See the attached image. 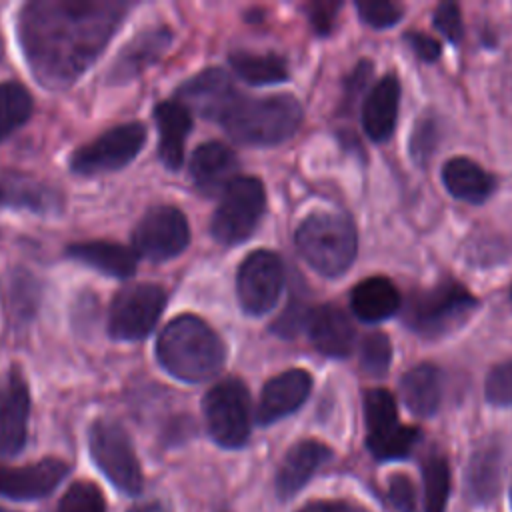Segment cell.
Returning a JSON list of instances; mask_svg holds the SVG:
<instances>
[{"label": "cell", "instance_id": "1", "mask_svg": "<svg viewBox=\"0 0 512 512\" xmlns=\"http://www.w3.org/2000/svg\"><path fill=\"white\" fill-rule=\"evenodd\" d=\"M132 4L34 0L18 14V40L34 78L48 90L72 86L100 56Z\"/></svg>", "mask_w": 512, "mask_h": 512}, {"label": "cell", "instance_id": "2", "mask_svg": "<svg viewBox=\"0 0 512 512\" xmlns=\"http://www.w3.org/2000/svg\"><path fill=\"white\" fill-rule=\"evenodd\" d=\"M160 366L182 382H204L218 374L226 360L222 338L198 316L172 318L156 340Z\"/></svg>", "mask_w": 512, "mask_h": 512}, {"label": "cell", "instance_id": "3", "mask_svg": "<svg viewBox=\"0 0 512 512\" xmlns=\"http://www.w3.org/2000/svg\"><path fill=\"white\" fill-rule=\"evenodd\" d=\"M302 122V106L292 94L260 98L238 96L220 124L226 134L246 146H274L288 140Z\"/></svg>", "mask_w": 512, "mask_h": 512}, {"label": "cell", "instance_id": "4", "mask_svg": "<svg viewBox=\"0 0 512 512\" xmlns=\"http://www.w3.org/2000/svg\"><path fill=\"white\" fill-rule=\"evenodd\" d=\"M300 256L322 276L344 274L356 258V230L348 216L338 212H312L296 234Z\"/></svg>", "mask_w": 512, "mask_h": 512}, {"label": "cell", "instance_id": "5", "mask_svg": "<svg viewBox=\"0 0 512 512\" xmlns=\"http://www.w3.org/2000/svg\"><path fill=\"white\" fill-rule=\"evenodd\" d=\"M478 308V300L456 280H444L408 294L404 324L422 338H440L458 330Z\"/></svg>", "mask_w": 512, "mask_h": 512}, {"label": "cell", "instance_id": "6", "mask_svg": "<svg viewBox=\"0 0 512 512\" xmlns=\"http://www.w3.org/2000/svg\"><path fill=\"white\" fill-rule=\"evenodd\" d=\"M88 450L98 470L122 494L136 496L142 490L144 478L134 446L126 430L108 418H98L88 430Z\"/></svg>", "mask_w": 512, "mask_h": 512}, {"label": "cell", "instance_id": "7", "mask_svg": "<svg viewBox=\"0 0 512 512\" xmlns=\"http://www.w3.org/2000/svg\"><path fill=\"white\" fill-rule=\"evenodd\" d=\"M266 206L264 186L254 176H238L220 196L210 222L214 240L226 246L244 242L258 226Z\"/></svg>", "mask_w": 512, "mask_h": 512}, {"label": "cell", "instance_id": "8", "mask_svg": "<svg viewBox=\"0 0 512 512\" xmlns=\"http://www.w3.org/2000/svg\"><path fill=\"white\" fill-rule=\"evenodd\" d=\"M206 428L222 448H242L250 436V394L240 378L216 382L204 396Z\"/></svg>", "mask_w": 512, "mask_h": 512}, {"label": "cell", "instance_id": "9", "mask_svg": "<svg viewBox=\"0 0 512 512\" xmlns=\"http://www.w3.org/2000/svg\"><path fill=\"white\" fill-rule=\"evenodd\" d=\"M364 420L366 446L376 460L408 458L420 438L418 428L398 422L394 396L386 388L364 392Z\"/></svg>", "mask_w": 512, "mask_h": 512}, {"label": "cell", "instance_id": "10", "mask_svg": "<svg viewBox=\"0 0 512 512\" xmlns=\"http://www.w3.org/2000/svg\"><path fill=\"white\" fill-rule=\"evenodd\" d=\"M144 142L146 128L142 122H126L114 126L74 150L70 156V168L80 176H96L120 170L140 154Z\"/></svg>", "mask_w": 512, "mask_h": 512}, {"label": "cell", "instance_id": "11", "mask_svg": "<svg viewBox=\"0 0 512 512\" xmlns=\"http://www.w3.org/2000/svg\"><path fill=\"white\" fill-rule=\"evenodd\" d=\"M166 304V292L158 284L140 282L122 288L108 314V332L116 340H142L156 326Z\"/></svg>", "mask_w": 512, "mask_h": 512}, {"label": "cell", "instance_id": "12", "mask_svg": "<svg viewBox=\"0 0 512 512\" xmlns=\"http://www.w3.org/2000/svg\"><path fill=\"white\" fill-rule=\"evenodd\" d=\"M282 286L284 266L278 254L254 250L242 260L236 276V292L246 314L262 316L270 312L280 298Z\"/></svg>", "mask_w": 512, "mask_h": 512}, {"label": "cell", "instance_id": "13", "mask_svg": "<svg viewBox=\"0 0 512 512\" xmlns=\"http://www.w3.org/2000/svg\"><path fill=\"white\" fill-rule=\"evenodd\" d=\"M190 242L186 216L174 206L150 208L132 232V244L138 256L162 262L178 256Z\"/></svg>", "mask_w": 512, "mask_h": 512}, {"label": "cell", "instance_id": "14", "mask_svg": "<svg viewBox=\"0 0 512 512\" xmlns=\"http://www.w3.org/2000/svg\"><path fill=\"white\" fill-rule=\"evenodd\" d=\"M70 466L60 458H42L26 466H0V496L8 500H40L68 476Z\"/></svg>", "mask_w": 512, "mask_h": 512}, {"label": "cell", "instance_id": "15", "mask_svg": "<svg viewBox=\"0 0 512 512\" xmlns=\"http://www.w3.org/2000/svg\"><path fill=\"white\" fill-rule=\"evenodd\" d=\"M176 96V100L184 104L190 112L220 122L240 94L236 92L232 78L224 70L208 68L186 80L176 90Z\"/></svg>", "mask_w": 512, "mask_h": 512}, {"label": "cell", "instance_id": "16", "mask_svg": "<svg viewBox=\"0 0 512 512\" xmlns=\"http://www.w3.org/2000/svg\"><path fill=\"white\" fill-rule=\"evenodd\" d=\"M30 394L26 380L12 370L0 380V456H14L26 444Z\"/></svg>", "mask_w": 512, "mask_h": 512}, {"label": "cell", "instance_id": "17", "mask_svg": "<svg viewBox=\"0 0 512 512\" xmlns=\"http://www.w3.org/2000/svg\"><path fill=\"white\" fill-rule=\"evenodd\" d=\"M506 440L502 436H488L476 444L466 466L468 496L478 504H490L502 484L506 470Z\"/></svg>", "mask_w": 512, "mask_h": 512}, {"label": "cell", "instance_id": "18", "mask_svg": "<svg viewBox=\"0 0 512 512\" xmlns=\"http://www.w3.org/2000/svg\"><path fill=\"white\" fill-rule=\"evenodd\" d=\"M312 390V376L302 368H290L270 378L260 394L256 408V420L268 426L292 412H296Z\"/></svg>", "mask_w": 512, "mask_h": 512}, {"label": "cell", "instance_id": "19", "mask_svg": "<svg viewBox=\"0 0 512 512\" xmlns=\"http://www.w3.org/2000/svg\"><path fill=\"white\" fill-rule=\"evenodd\" d=\"M238 158L234 150L222 142L210 140L200 144L190 158V176L196 190L204 196H216L238 178Z\"/></svg>", "mask_w": 512, "mask_h": 512}, {"label": "cell", "instance_id": "20", "mask_svg": "<svg viewBox=\"0 0 512 512\" xmlns=\"http://www.w3.org/2000/svg\"><path fill=\"white\" fill-rule=\"evenodd\" d=\"M306 332L312 346L330 358H346L354 346V326L344 310L334 304L310 308Z\"/></svg>", "mask_w": 512, "mask_h": 512}, {"label": "cell", "instance_id": "21", "mask_svg": "<svg viewBox=\"0 0 512 512\" xmlns=\"http://www.w3.org/2000/svg\"><path fill=\"white\" fill-rule=\"evenodd\" d=\"M332 458V450L318 440L296 442L282 458L276 474V494L288 500L298 494L304 484Z\"/></svg>", "mask_w": 512, "mask_h": 512}, {"label": "cell", "instance_id": "22", "mask_svg": "<svg viewBox=\"0 0 512 512\" xmlns=\"http://www.w3.org/2000/svg\"><path fill=\"white\" fill-rule=\"evenodd\" d=\"M170 40H172L170 28L158 26V28L142 30L114 58L108 72V82L112 84L130 82L134 76H138L144 68H148L152 62L160 58V54L168 48Z\"/></svg>", "mask_w": 512, "mask_h": 512}, {"label": "cell", "instance_id": "23", "mask_svg": "<svg viewBox=\"0 0 512 512\" xmlns=\"http://www.w3.org/2000/svg\"><path fill=\"white\" fill-rule=\"evenodd\" d=\"M400 84L394 74L380 78L366 94L362 108V126L370 140L384 142L394 132L398 120Z\"/></svg>", "mask_w": 512, "mask_h": 512}, {"label": "cell", "instance_id": "24", "mask_svg": "<svg viewBox=\"0 0 512 512\" xmlns=\"http://www.w3.org/2000/svg\"><path fill=\"white\" fill-rule=\"evenodd\" d=\"M154 118L158 126L160 160L166 168L178 170L184 160V146L192 128V114L178 100H166L154 108Z\"/></svg>", "mask_w": 512, "mask_h": 512}, {"label": "cell", "instance_id": "25", "mask_svg": "<svg viewBox=\"0 0 512 512\" xmlns=\"http://www.w3.org/2000/svg\"><path fill=\"white\" fill-rule=\"evenodd\" d=\"M66 252L72 260H78L114 278L132 276L138 266V254L134 248H128L116 242H106V240L76 242L68 246Z\"/></svg>", "mask_w": 512, "mask_h": 512}, {"label": "cell", "instance_id": "26", "mask_svg": "<svg viewBox=\"0 0 512 512\" xmlns=\"http://www.w3.org/2000/svg\"><path fill=\"white\" fill-rule=\"evenodd\" d=\"M350 306L362 322H382L400 310V294L384 276H370L358 282L350 294Z\"/></svg>", "mask_w": 512, "mask_h": 512}, {"label": "cell", "instance_id": "27", "mask_svg": "<svg viewBox=\"0 0 512 512\" xmlns=\"http://www.w3.org/2000/svg\"><path fill=\"white\" fill-rule=\"evenodd\" d=\"M400 394L406 408L422 418L436 414L442 402V372L430 362L412 366L400 380Z\"/></svg>", "mask_w": 512, "mask_h": 512}, {"label": "cell", "instance_id": "28", "mask_svg": "<svg viewBox=\"0 0 512 512\" xmlns=\"http://www.w3.org/2000/svg\"><path fill=\"white\" fill-rule=\"evenodd\" d=\"M442 182L454 198L470 204H482L496 188L492 174L464 156H454L442 166Z\"/></svg>", "mask_w": 512, "mask_h": 512}, {"label": "cell", "instance_id": "29", "mask_svg": "<svg viewBox=\"0 0 512 512\" xmlns=\"http://www.w3.org/2000/svg\"><path fill=\"white\" fill-rule=\"evenodd\" d=\"M0 204L30 208L34 212H48L60 206L58 192L42 182L30 178L8 176L0 184Z\"/></svg>", "mask_w": 512, "mask_h": 512}, {"label": "cell", "instance_id": "30", "mask_svg": "<svg viewBox=\"0 0 512 512\" xmlns=\"http://www.w3.org/2000/svg\"><path fill=\"white\" fill-rule=\"evenodd\" d=\"M232 70L254 86L278 84L288 78L286 60L278 54H252L244 50H236L230 54Z\"/></svg>", "mask_w": 512, "mask_h": 512}, {"label": "cell", "instance_id": "31", "mask_svg": "<svg viewBox=\"0 0 512 512\" xmlns=\"http://www.w3.org/2000/svg\"><path fill=\"white\" fill-rule=\"evenodd\" d=\"M32 114V96L20 82H0V142Z\"/></svg>", "mask_w": 512, "mask_h": 512}, {"label": "cell", "instance_id": "32", "mask_svg": "<svg viewBox=\"0 0 512 512\" xmlns=\"http://www.w3.org/2000/svg\"><path fill=\"white\" fill-rule=\"evenodd\" d=\"M426 512H444L450 494V466L442 454H428L422 462Z\"/></svg>", "mask_w": 512, "mask_h": 512}, {"label": "cell", "instance_id": "33", "mask_svg": "<svg viewBox=\"0 0 512 512\" xmlns=\"http://www.w3.org/2000/svg\"><path fill=\"white\" fill-rule=\"evenodd\" d=\"M392 360V344L384 332H372L362 338L360 366L368 376L382 378Z\"/></svg>", "mask_w": 512, "mask_h": 512}, {"label": "cell", "instance_id": "34", "mask_svg": "<svg viewBox=\"0 0 512 512\" xmlns=\"http://www.w3.org/2000/svg\"><path fill=\"white\" fill-rule=\"evenodd\" d=\"M56 512H106V500L96 484L80 480L64 492Z\"/></svg>", "mask_w": 512, "mask_h": 512}, {"label": "cell", "instance_id": "35", "mask_svg": "<svg viewBox=\"0 0 512 512\" xmlns=\"http://www.w3.org/2000/svg\"><path fill=\"white\" fill-rule=\"evenodd\" d=\"M440 138V126L432 114L422 116L410 134V156L414 162L424 164L436 150Z\"/></svg>", "mask_w": 512, "mask_h": 512}, {"label": "cell", "instance_id": "36", "mask_svg": "<svg viewBox=\"0 0 512 512\" xmlns=\"http://www.w3.org/2000/svg\"><path fill=\"white\" fill-rule=\"evenodd\" d=\"M484 394H486V400L494 406H502V408L512 406V358L496 364L488 372Z\"/></svg>", "mask_w": 512, "mask_h": 512}, {"label": "cell", "instance_id": "37", "mask_svg": "<svg viewBox=\"0 0 512 512\" xmlns=\"http://www.w3.org/2000/svg\"><path fill=\"white\" fill-rule=\"evenodd\" d=\"M356 10L362 22L372 28H390L402 18V8L390 0H360Z\"/></svg>", "mask_w": 512, "mask_h": 512}, {"label": "cell", "instance_id": "38", "mask_svg": "<svg viewBox=\"0 0 512 512\" xmlns=\"http://www.w3.org/2000/svg\"><path fill=\"white\" fill-rule=\"evenodd\" d=\"M434 26L450 40V42H458L464 34V26H462V18H460V8L454 2H442L438 4V8L434 10Z\"/></svg>", "mask_w": 512, "mask_h": 512}, {"label": "cell", "instance_id": "39", "mask_svg": "<svg viewBox=\"0 0 512 512\" xmlns=\"http://www.w3.org/2000/svg\"><path fill=\"white\" fill-rule=\"evenodd\" d=\"M310 308H306L302 302H290V306L276 318L272 330L282 336V338H292L298 334L302 328H306V318H308Z\"/></svg>", "mask_w": 512, "mask_h": 512}, {"label": "cell", "instance_id": "40", "mask_svg": "<svg viewBox=\"0 0 512 512\" xmlns=\"http://www.w3.org/2000/svg\"><path fill=\"white\" fill-rule=\"evenodd\" d=\"M388 496L398 512H416L414 484L404 474H394L388 480Z\"/></svg>", "mask_w": 512, "mask_h": 512}, {"label": "cell", "instance_id": "41", "mask_svg": "<svg viewBox=\"0 0 512 512\" xmlns=\"http://www.w3.org/2000/svg\"><path fill=\"white\" fill-rule=\"evenodd\" d=\"M404 40L408 42V46L412 48V52H414L420 60H424V62H434V60L440 58L442 48H440V42H438L436 38H432V36H428V34H424V32H418V30H408L406 36H404Z\"/></svg>", "mask_w": 512, "mask_h": 512}, {"label": "cell", "instance_id": "42", "mask_svg": "<svg viewBox=\"0 0 512 512\" xmlns=\"http://www.w3.org/2000/svg\"><path fill=\"white\" fill-rule=\"evenodd\" d=\"M338 8L340 2H314L308 6L310 22L318 34H328L332 30Z\"/></svg>", "mask_w": 512, "mask_h": 512}, {"label": "cell", "instance_id": "43", "mask_svg": "<svg viewBox=\"0 0 512 512\" xmlns=\"http://www.w3.org/2000/svg\"><path fill=\"white\" fill-rule=\"evenodd\" d=\"M298 512H366V510L344 500H314L302 506Z\"/></svg>", "mask_w": 512, "mask_h": 512}, {"label": "cell", "instance_id": "44", "mask_svg": "<svg viewBox=\"0 0 512 512\" xmlns=\"http://www.w3.org/2000/svg\"><path fill=\"white\" fill-rule=\"evenodd\" d=\"M128 512H172V510H170V506H166L160 500H148V502L132 506Z\"/></svg>", "mask_w": 512, "mask_h": 512}, {"label": "cell", "instance_id": "45", "mask_svg": "<svg viewBox=\"0 0 512 512\" xmlns=\"http://www.w3.org/2000/svg\"><path fill=\"white\" fill-rule=\"evenodd\" d=\"M0 512H12V510H8V508H2V506H0Z\"/></svg>", "mask_w": 512, "mask_h": 512}, {"label": "cell", "instance_id": "46", "mask_svg": "<svg viewBox=\"0 0 512 512\" xmlns=\"http://www.w3.org/2000/svg\"><path fill=\"white\" fill-rule=\"evenodd\" d=\"M0 56H2V44H0Z\"/></svg>", "mask_w": 512, "mask_h": 512}, {"label": "cell", "instance_id": "47", "mask_svg": "<svg viewBox=\"0 0 512 512\" xmlns=\"http://www.w3.org/2000/svg\"><path fill=\"white\" fill-rule=\"evenodd\" d=\"M510 500H512V494H510Z\"/></svg>", "mask_w": 512, "mask_h": 512}, {"label": "cell", "instance_id": "48", "mask_svg": "<svg viewBox=\"0 0 512 512\" xmlns=\"http://www.w3.org/2000/svg\"><path fill=\"white\" fill-rule=\"evenodd\" d=\"M510 294H512V290H510Z\"/></svg>", "mask_w": 512, "mask_h": 512}]
</instances>
